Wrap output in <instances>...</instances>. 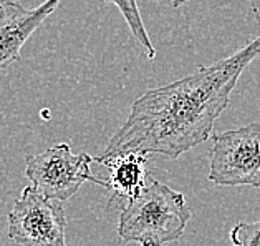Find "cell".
Wrapping results in <instances>:
<instances>
[{"label": "cell", "mask_w": 260, "mask_h": 246, "mask_svg": "<svg viewBox=\"0 0 260 246\" xmlns=\"http://www.w3.org/2000/svg\"><path fill=\"white\" fill-rule=\"evenodd\" d=\"M258 55L260 34L227 59L143 93L133 102L128 118L108 142L103 156L139 151L176 160L204 143L229 105L239 77Z\"/></svg>", "instance_id": "1"}, {"label": "cell", "mask_w": 260, "mask_h": 246, "mask_svg": "<svg viewBox=\"0 0 260 246\" xmlns=\"http://www.w3.org/2000/svg\"><path fill=\"white\" fill-rule=\"evenodd\" d=\"M189 220L184 193L149 178L144 190L119 211L118 235L126 243L164 246L179 241Z\"/></svg>", "instance_id": "2"}, {"label": "cell", "mask_w": 260, "mask_h": 246, "mask_svg": "<svg viewBox=\"0 0 260 246\" xmlns=\"http://www.w3.org/2000/svg\"><path fill=\"white\" fill-rule=\"evenodd\" d=\"M93 156L85 151L73 153L68 143L55 145L25 158V176L43 197L67 201L80 192L86 181L106 188V180L91 175Z\"/></svg>", "instance_id": "3"}, {"label": "cell", "mask_w": 260, "mask_h": 246, "mask_svg": "<svg viewBox=\"0 0 260 246\" xmlns=\"http://www.w3.org/2000/svg\"><path fill=\"white\" fill-rule=\"evenodd\" d=\"M209 160L214 185L260 188V123L212 135Z\"/></svg>", "instance_id": "4"}, {"label": "cell", "mask_w": 260, "mask_h": 246, "mask_svg": "<svg viewBox=\"0 0 260 246\" xmlns=\"http://www.w3.org/2000/svg\"><path fill=\"white\" fill-rule=\"evenodd\" d=\"M9 238L20 246H68L67 213L35 186H25L9 216Z\"/></svg>", "instance_id": "5"}, {"label": "cell", "mask_w": 260, "mask_h": 246, "mask_svg": "<svg viewBox=\"0 0 260 246\" xmlns=\"http://www.w3.org/2000/svg\"><path fill=\"white\" fill-rule=\"evenodd\" d=\"M61 0H45L27 9L20 0H0V70L20 60V50L30 35L47 20Z\"/></svg>", "instance_id": "6"}, {"label": "cell", "mask_w": 260, "mask_h": 246, "mask_svg": "<svg viewBox=\"0 0 260 246\" xmlns=\"http://www.w3.org/2000/svg\"><path fill=\"white\" fill-rule=\"evenodd\" d=\"M93 161L110 170V178L106 180V188L111 190V197L108 201V210H118L135 200L148 185L151 175L148 173L149 156L139 151H128L110 156H96Z\"/></svg>", "instance_id": "7"}, {"label": "cell", "mask_w": 260, "mask_h": 246, "mask_svg": "<svg viewBox=\"0 0 260 246\" xmlns=\"http://www.w3.org/2000/svg\"><path fill=\"white\" fill-rule=\"evenodd\" d=\"M105 2L113 4L119 12H121L123 18L129 27V32L138 40L139 45L143 47L146 57H148L149 60H154L156 59V48L149 39L148 30H146L141 12H139V7H138V0H105Z\"/></svg>", "instance_id": "8"}, {"label": "cell", "mask_w": 260, "mask_h": 246, "mask_svg": "<svg viewBox=\"0 0 260 246\" xmlns=\"http://www.w3.org/2000/svg\"><path fill=\"white\" fill-rule=\"evenodd\" d=\"M234 246H260V222L239 223L231 230Z\"/></svg>", "instance_id": "9"}, {"label": "cell", "mask_w": 260, "mask_h": 246, "mask_svg": "<svg viewBox=\"0 0 260 246\" xmlns=\"http://www.w3.org/2000/svg\"><path fill=\"white\" fill-rule=\"evenodd\" d=\"M186 2H189V0H173V7L174 9H179L181 5H184ZM252 2V7H253V12L257 14V17H258V10H257V7H255V4H253V0H250ZM258 23H260V17H258Z\"/></svg>", "instance_id": "10"}]
</instances>
